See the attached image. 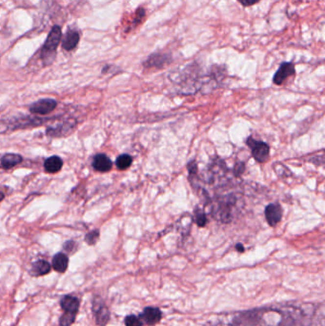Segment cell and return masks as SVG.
<instances>
[{"label": "cell", "mask_w": 325, "mask_h": 326, "mask_svg": "<svg viewBox=\"0 0 325 326\" xmlns=\"http://www.w3.org/2000/svg\"><path fill=\"white\" fill-rule=\"evenodd\" d=\"M319 316L313 305H279L255 308L228 315L219 326H311Z\"/></svg>", "instance_id": "6da1fadb"}, {"label": "cell", "mask_w": 325, "mask_h": 326, "mask_svg": "<svg viewBox=\"0 0 325 326\" xmlns=\"http://www.w3.org/2000/svg\"><path fill=\"white\" fill-rule=\"evenodd\" d=\"M80 302L77 297L66 295L60 301V307L64 311L59 319V326H72L75 322Z\"/></svg>", "instance_id": "7a4b0ae2"}, {"label": "cell", "mask_w": 325, "mask_h": 326, "mask_svg": "<svg viewBox=\"0 0 325 326\" xmlns=\"http://www.w3.org/2000/svg\"><path fill=\"white\" fill-rule=\"evenodd\" d=\"M61 30L60 27L54 26L51 30L47 40L42 48L41 51V57L46 65H49L53 62L54 58V52L60 43L61 40Z\"/></svg>", "instance_id": "3957f363"}, {"label": "cell", "mask_w": 325, "mask_h": 326, "mask_svg": "<svg viewBox=\"0 0 325 326\" xmlns=\"http://www.w3.org/2000/svg\"><path fill=\"white\" fill-rule=\"evenodd\" d=\"M92 310L95 324L98 326H107L110 321V311L101 298L99 297L93 298Z\"/></svg>", "instance_id": "277c9868"}, {"label": "cell", "mask_w": 325, "mask_h": 326, "mask_svg": "<svg viewBox=\"0 0 325 326\" xmlns=\"http://www.w3.org/2000/svg\"><path fill=\"white\" fill-rule=\"evenodd\" d=\"M247 144L252 148L254 159L257 163H264L268 160L270 154L269 145L261 141H255L252 138L247 140Z\"/></svg>", "instance_id": "5b68a950"}, {"label": "cell", "mask_w": 325, "mask_h": 326, "mask_svg": "<svg viewBox=\"0 0 325 326\" xmlns=\"http://www.w3.org/2000/svg\"><path fill=\"white\" fill-rule=\"evenodd\" d=\"M142 324L147 326H154L159 324L162 318V313L161 309L157 307H146L143 312L139 317Z\"/></svg>", "instance_id": "8992f818"}, {"label": "cell", "mask_w": 325, "mask_h": 326, "mask_svg": "<svg viewBox=\"0 0 325 326\" xmlns=\"http://www.w3.org/2000/svg\"><path fill=\"white\" fill-rule=\"evenodd\" d=\"M296 69L292 62H283L275 73L273 81L277 85H281L288 77L295 75Z\"/></svg>", "instance_id": "52a82bcc"}, {"label": "cell", "mask_w": 325, "mask_h": 326, "mask_svg": "<svg viewBox=\"0 0 325 326\" xmlns=\"http://www.w3.org/2000/svg\"><path fill=\"white\" fill-rule=\"evenodd\" d=\"M56 107V101L52 98H45L35 102L31 107L30 111L36 115H47L53 112Z\"/></svg>", "instance_id": "ba28073f"}, {"label": "cell", "mask_w": 325, "mask_h": 326, "mask_svg": "<svg viewBox=\"0 0 325 326\" xmlns=\"http://www.w3.org/2000/svg\"><path fill=\"white\" fill-rule=\"evenodd\" d=\"M265 217L270 226H276L281 220L282 217L281 206L278 203L269 204L265 209Z\"/></svg>", "instance_id": "9c48e42d"}, {"label": "cell", "mask_w": 325, "mask_h": 326, "mask_svg": "<svg viewBox=\"0 0 325 326\" xmlns=\"http://www.w3.org/2000/svg\"><path fill=\"white\" fill-rule=\"evenodd\" d=\"M93 166L96 171L104 173V172H108L112 169L113 163L106 155L98 154L93 158Z\"/></svg>", "instance_id": "30bf717a"}, {"label": "cell", "mask_w": 325, "mask_h": 326, "mask_svg": "<svg viewBox=\"0 0 325 326\" xmlns=\"http://www.w3.org/2000/svg\"><path fill=\"white\" fill-rule=\"evenodd\" d=\"M79 41V35L74 30H69L62 40V47L66 51L73 50Z\"/></svg>", "instance_id": "8fae6325"}, {"label": "cell", "mask_w": 325, "mask_h": 326, "mask_svg": "<svg viewBox=\"0 0 325 326\" xmlns=\"http://www.w3.org/2000/svg\"><path fill=\"white\" fill-rule=\"evenodd\" d=\"M170 61V57L167 54H151L144 63L146 67H158L162 68L166 63Z\"/></svg>", "instance_id": "7c38bea8"}, {"label": "cell", "mask_w": 325, "mask_h": 326, "mask_svg": "<svg viewBox=\"0 0 325 326\" xmlns=\"http://www.w3.org/2000/svg\"><path fill=\"white\" fill-rule=\"evenodd\" d=\"M50 271H51L50 263L44 259H39L32 264L31 275L33 277H40L49 274Z\"/></svg>", "instance_id": "4fadbf2b"}, {"label": "cell", "mask_w": 325, "mask_h": 326, "mask_svg": "<svg viewBox=\"0 0 325 326\" xmlns=\"http://www.w3.org/2000/svg\"><path fill=\"white\" fill-rule=\"evenodd\" d=\"M69 264L68 256L63 253H57L53 257V268L58 273H65Z\"/></svg>", "instance_id": "5bb4252c"}, {"label": "cell", "mask_w": 325, "mask_h": 326, "mask_svg": "<svg viewBox=\"0 0 325 326\" xmlns=\"http://www.w3.org/2000/svg\"><path fill=\"white\" fill-rule=\"evenodd\" d=\"M63 163L61 161L60 158L54 156L49 158L45 163H44V168L48 173L54 174V173H57L61 168H62Z\"/></svg>", "instance_id": "9a60e30c"}, {"label": "cell", "mask_w": 325, "mask_h": 326, "mask_svg": "<svg viewBox=\"0 0 325 326\" xmlns=\"http://www.w3.org/2000/svg\"><path fill=\"white\" fill-rule=\"evenodd\" d=\"M22 162V158L17 155V154H7L5 155L2 160H1V164L4 169H11L14 166L18 165Z\"/></svg>", "instance_id": "2e32d148"}, {"label": "cell", "mask_w": 325, "mask_h": 326, "mask_svg": "<svg viewBox=\"0 0 325 326\" xmlns=\"http://www.w3.org/2000/svg\"><path fill=\"white\" fill-rule=\"evenodd\" d=\"M132 163H133L132 157L129 156V155H127V154H124V155L119 156L116 159V167L119 170H126V169H128L131 166Z\"/></svg>", "instance_id": "e0dca14e"}, {"label": "cell", "mask_w": 325, "mask_h": 326, "mask_svg": "<svg viewBox=\"0 0 325 326\" xmlns=\"http://www.w3.org/2000/svg\"><path fill=\"white\" fill-rule=\"evenodd\" d=\"M125 326H142L143 324L140 319L135 315H129L125 318Z\"/></svg>", "instance_id": "ac0fdd59"}, {"label": "cell", "mask_w": 325, "mask_h": 326, "mask_svg": "<svg viewBox=\"0 0 325 326\" xmlns=\"http://www.w3.org/2000/svg\"><path fill=\"white\" fill-rule=\"evenodd\" d=\"M195 215H196V222L198 223V225L202 227V226H205L206 222H207V218H206V216L203 212H200L199 210V208H197L195 210Z\"/></svg>", "instance_id": "d6986e66"}, {"label": "cell", "mask_w": 325, "mask_h": 326, "mask_svg": "<svg viewBox=\"0 0 325 326\" xmlns=\"http://www.w3.org/2000/svg\"><path fill=\"white\" fill-rule=\"evenodd\" d=\"M98 237H99V232L97 230H95V231H92L90 233H88L85 236V240L89 245H93L98 240Z\"/></svg>", "instance_id": "ffe728a7"}, {"label": "cell", "mask_w": 325, "mask_h": 326, "mask_svg": "<svg viewBox=\"0 0 325 326\" xmlns=\"http://www.w3.org/2000/svg\"><path fill=\"white\" fill-rule=\"evenodd\" d=\"M241 5H243L244 7H250L253 6L255 4H256L257 2H259L260 0H237Z\"/></svg>", "instance_id": "44dd1931"}, {"label": "cell", "mask_w": 325, "mask_h": 326, "mask_svg": "<svg viewBox=\"0 0 325 326\" xmlns=\"http://www.w3.org/2000/svg\"><path fill=\"white\" fill-rule=\"evenodd\" d=\"M188 170L190 171L191 174L197 173V163H190L188 164Z\"/></svg>", "instance_id": "7402d4cb"}, {"label": "cell", "mask_w": 325, "mask_h": 326, "mask_svg": "<svg viewBox=\"0 0 325 326\" xmlns=\"http://www.w3.org/2000/svg\"><path fill=\"white\" fill-rule=\"evenodd\" d=\"M236 249H237L239 252H243V251H244V248H243V246H242L241 244H237V245H236Z\"/></svg>", "instance_id": "603a6c76"}, {"label": "cell", "mask_w": 325, "mask_h": 326, "mask_svg": "<svg viewBox=\"0 0 325 326\" xmlns=\"http://www.w3.org/2000/svg\"><path fill=\"white\" fill-rule=\"evenodd\" d=\"M3 199H4V194L2 192H0V201L3 200Z\"/></svg>", "instance_id": "cb8c5ba5"}]
</instances>
